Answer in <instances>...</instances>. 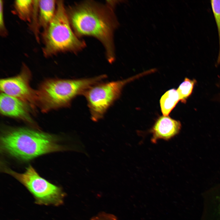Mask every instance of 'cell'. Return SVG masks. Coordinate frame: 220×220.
Wrapping results in <instances>:
<instances>
[{"label":"cell","instance_id":"5b68a950","mask_svg":"<svg viewBox=\"0 0 220 220\" xmlns=\"http://www.w3.org/2000/svg\"><path fill=\"white\" fill-rule=\"evenodd\" d=\"M4 171L26 188L33 196L36 204L58 206L63 204L65 193L62 189L41 177L31 166L29 165L22 173L9 168H4Z\"/></svg>","mask_w":220,"mask_h":220},{"label":"cell","instance_id":"8fae6325","mask_svg":"<svg viewBox=\"0 0 220 220\" xmlns=\"http://www.w3.org/2000/svg\"><path fill=\"white\" fill-rule=\"evenodd\" d=\"M204 204L202 220H220V191L207 193Z\"/></svg>","mask_w":220,"mask_h":220},{"label":"cell","instance_id":"9a60e30c","mask_svg":"<svg viewBox=\"0 0 220 220\" xmlns=\"http://www.w3.org/2000/svg\"><path fill=\"white\" fill-rule=\"evenodd\" d=\"M210 2L218 33L219 50L217 62L219 64L220 63V0H212Z\"/></svg>","mask_w":220,"mask_h":220},{"label":"cell","instance_id":"e0dca14e","mask_svg":"<svg viewBox=\"0 0 220 220\" xmlns=\"http://www.w3.org/2000/svg\"><path fill=\"white\" fill-rule=\"evenodd\" d=\"M92 220H117L112 215H102L97 216Z\"/></svg>","mask_w":220,"mask_h":220},{"label":"cell","instance_id":"30bf717a","mask_svg":"<svg viewBox=\"0 0 220 220\" xmlns=\"http://www.w3.org/2000/svg\"><path fill=\"white\" fill-rule=\"evenodd\" d=\"M56 9V1L40 0L38 2V24L39 28L46 29L53 20Z\"/></svg>","mask_w":220,"mask_h":220},{"label":"cell","instance_id":"7c38bea8","mask_svg":"<svg viewBox=\"0 0 220 220\" xmlns=\"http://www.w3.org/2000/svg\"><path fill=\"white\" fill-rule=\"evenodd\" d=\"M13 6L15 11L20 19L30 23L34 10V0H15Z\"/></svg>","mask_w":220,"mask_h":220},{"label":"cell","instance_id":"7a4b0ae2","mask_svg":"<svg viewBox=\"0 0 220 220\" xmlns=\"http://www.w3.org/2000/svg\"><path fill=\"white\" fill-rule=\"evenodd\" d=\"M1 145L5 152L24 161L64 149L53 135L26 128L14 129L6 132L1 137Z\"/></svg>","mask_w":220,"mask_h":220},{"label":"cell","instance_id":"6da1fadb","mask_svg":"<svg viewBox=\"0 0 220 220\" xmlns=\"http://www.w3.org/2000/svg\"><path fill=\"white\" fill-rule=\"evenodd\" d=\"M112 2L106 5L87 1L66 8L73 30L78 37H94L103 44L110 62L115 58L113 32L118 22Z\"/></svg>","mask_w":220,"mask_h":220},{"label":"cell","instance_id":"8992f818","mask_svg":"<svg viewBox=\"0 0 220 220\" xmlns=\"http://www.w3.org/2000/svg\"><path fill=\"white\" fill-rule=\"evenodd\" d=\"M150 73L148 71L125 79L100 82L91 86L83 95L87 101L92 119L97 121L103 117L108 108L119 98L126 85Z\"/></svg>","mask_w":220,"mask_h":220},{"label":"cell","instance_id":"5bb4252c","mask_svg":"<svg viewBox=\"0 0 220 220\" xmlns=\"http://www.w3.org/2000/svg\"><path fill=\"white\" fill-rule=\"evenodd\" d=\"M195 82V80H191L185 78L177 90L179 96L180 101L182 103L186 102L187 98L192 93Z\"/></svg>","mask_w":220,"mask_h":220},{"label":"cell","instance_id":"52a82bcc","mask_svg":"<svg viewBox=\"0 0 220 220\" xmlns=\"http://www.w3.org/2000/svg\"><path fill=\"white\" fill-rule=\"evenodd\" d=\"M31 77L29 69L23 64L17 75L1 79L0 87L2 93L21 100L34 110L38 106L37 91L30 86Z\"/></svg>","mask_w":220,"mask_h":220},{"label":"cell","instance_id":"ba28073f","mask_svg":"<svg viewBox=\"0 0 220 220\" xmlns=\"http://www.w3.org/2000/svg\"><path fill=\"white\" fill-rule=\"evenodd\" d=\"M30 108L21 100L2 93L0 97L1 113L3 116L21 119L32 123L29 112Z\"/></svg>","mask_w":220,"mask_h":220},{"label":"cell","instance_id":"3957f363","mask_svg":"<svg viewBox=\"0 0 220 220\" xmlns=\"http://www.w3.org/2000/svg\"><path fill=\"white\" fill-rule=\"evenodd\" d=\"M106 77L102 75L90 78L47 79L36 90L37 106L43 112L68 107L76 96L83 95L91 86Z\"/></svg>","mask_w":220,"mask_h":220},{"label":"cell","instance_id":"9c48e42d","mask_svg":"<svg viewBox=\"0 0 220 220\" xmlns=\"http://www.w3.org/2000/svg\"><path fill=\"white\" fill-rule=\"evenodd\" d=\"M181 123L169 116L159 117L150 130L152 134V142L155 143L159 139L169 140L178 134L181 128Z\"/></svg>","mask_w":220,"mask_h":220},{"label":"cell","instance_id":"2e32d148","mask_svg":"<svg viewBox=\"0 0 220 220\" xmlns=\"http://www.w3.org/2000/svg\"><path fill=\"white\" fill-rule=\"evenodd\" d=\"M4 2L0 0V34L3 37L7 36L8 32L5 26L4 16Z\"/></svg>","mask_w":220,"mask_h":220},{"label":"cell","instance_id":"4fadbf2b","mask_svg":"<svg viewBox=\"0 0 220 220\" xmlns=\"http://www.w3.org/2000/svg\"><path fill=\"white\" fill-rule=\"evenodd\" d=\"M179 101L180 97L177 90L172 89L166 92L160 100V108L163 115L168 116Z\"/></svg>","mask_w":220,"mask_h":220},{"label":"cell","instance_id":"277c9868","mask_svg":"<svg viewBox=\"0 0 220 220\" xmlns=\"http://www.w3.org/2000/svg\"><path fill=\"white\" fill-rule=\"evenodd\" d=\"M42 52L46 58L66 52H76L86 46L79 39L71 26L62 0L56 1L55 16L47 28L43 31Z\"/></svg>","mask_w":220,"mask_h":220}]
</instances>
